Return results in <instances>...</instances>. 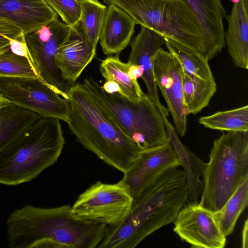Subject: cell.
I'll return each mask as SVG.
<instances>
[{"label": "cell", "instance_id": "6da1fadb", "mask_svg": "<svg viewBox=\"0 0 248 248\" xmlns=\"http://www.w3.org/2000/svg\"><path fill=\"white\" fill-rule=\"evenodd\" d=\"M178 168L159 175L134 198L126 217L107 226L97 247L134 248L158 229L173 223L188 195L186 173Z\"/></svg>", "mask_w": 248, "mask_h": 248}, {"label": "cell", "instance_id": "7a4b0ae2", "mask_svg": "<svg viewBox=\"0 0 248 248\" xmlns=\"http://www.w3.org/2000/svg\"><path fill=\"white\" fill-rule=\"evenodd\" d=\"M6 225L12 248H95L107 228L75 217L69 204L53 208L27 204L11 213Z\"/></svg>", "mask_w": 248, "mask_h": 248}, {"label": "cell", "instance_id": "3957f363", "mask_svg": "<svg viewBox=\"0 0 248 248\" xmlns=\"http://www.w3.org/2000/svg\"><path fill=\"white\" fill-rule=\"evenodd\" d=\"M67 123L77 140L104 162L125 172L141 151L80 83L67 93Z\"/></svg>", "mask_w": 248, "mask_h": 248}, {"label": "cell", "instance_id": "277c9868", "mask_svg": "<svg viewBox=\"0 0 248 248\" xmlns=\"http://www.w3.org/2000/svg\"><path fill=\"white\" fill-rule=\"evenodd\" d=\"M64 143L60 120L42 117L0 150V184L31 181L57 161Z\"/></svg>", "mask_w": 248, "mask_h": 248}, {"label": "cell", "instance_id": "5b68a950", "mask_svg": "<svg viewBox=\"0 0 248 248\" xmlns=\"http://www.w3.org/2000/svg\"><path fill=\"white\" fill-rule=\"evenodd\" d=\"M202 176L199 204L215 212L248 179V131L227 132L216 139Z\"/></svg>", "mask_w": 248, "mask_h": 248}, {"label": "cell", "instance_id": "8992f818", "mask_svg": "<svg viewBox=\"0 0 248 248\" xmlns=\"http://www.w3.org/2000/svg\"><path fill=\"white\" fill-rule=\"evenodd\" d=\"M83 85L140 151L170 141L162 116L147 94L132 101L120 94L106 92L91 77H86Z\"/></svg>", "mask_w": 248, "mask_h": 248}, {"label": "cell", "instance_id": "52a82bcc", "mask_svg": "<svg viewBox=\"0 0 248 248\" xmlns=\"http://www.w3.org/2000/svg\"><path fill=\"white\" fill-rule=\"evenodd\" d=\"M128 14L136 24L202 55L203 33L192 11L184 0H104Z\"/></svg>", "mask_w": 248, "mask_h": 248}, {"label": "cell", "instance_id": "ba28073f", "mask_svg": "<svg viewBox=\"0 0 248 248\" xmlns=\"http://www.w3.org/2000/svg\"><path fill=\"white\" fill-rule=\"evenodd\" d=\"M70 30V26L58 19L25 36L31 62L38 78L67 99L72 85L63 78L57 65L56 55Z\"/></svg>", "mask_w": 248, "mask_h": 248}, {"label": "cell", "instance_id": "9c48e42d", "mask_svg": "<svg viewBox=\"0 0 248 248\" xmlns=\"http://www.w3.org/2000/svg\"><path fill=\"white\" fill-rule=\"evenodd\" d=\"M0 94L9 103L42 117L69 121L68 100L38 78L0 77Z\"/></svg>", "mask_w": 248, "mask_h": 248}, {"label": "cell", "instance_id": "30bf717a", "mask_svg": "<svg viewBox=\"0 0 248 248\" xmlns=\"http://www.w3.org/2000/svg\"><path fill=\"white\" fill-rule=\"evenodd\" d=\"M133 200L121 180L113 184L97 181L78 196L71 212L78 218L113 226L128 214Z\"/></svg>", "mask_w": 248, "mask_h": 248}, {"label": "cell", "instance_id": "8fae6325", "mask_svg": "<svg viewBox=\"0 0 248 248\" xmlns=\"http://www.w3.org/2000/svg\"><path fill=\"white\" fill-rule=\"evenodd\" d=\"M174 232L192 248H223L226 237L222 233L214 212L196 202H188L178 213Z\"/></svg>", "mask_w": 248, "mask_h": 248}, {"label": "cell", "instance_id": "7c38bea8", "mask_svg": "<svg viewBox=\"0 0 248 248\" xmlns=\"http://www.w3.org/2000/svg\"><path fill=\"white\" fill-rule=\"evenodd\" d=\"M182 74L178 60L161 48L155 58L154 78L167 104L175 129L181 137L186 131L187 116L183 100Z\"/></svg>", "mask_w": 248, "mask_h": 248}, {"label": "cell", "instance_id": "4fadbf2b", "mask_svg": "<svg viewBox=\"0 0 248 248\" xmlns=\"http://www.w3.org/2000/svg\"><path fill=\"white\" fill-rule=\"evenodd\" d=\"M181 166L170 141L139 152L121 181L133 199L157 177L169 169Z\"/></svg>", "mask_w": 248, "mask_h": 248}, {"label": "cell", "instance_id": "5bb4252c", "mask_svg": "<svg viewBox=\"0 0 248 248\" xmlns=\"http://www.w3.org/2000/svg\"><path fill=\"white\" fill-rule=\"evenodd\" d=\"M164 43V36L141 26L140 31L131 42V52L127 62L141 67L143 70L141 78L147 88V95L153 101L161 115L168 116V110L160 101L154 76L155 58Z\"/></svg>", "mask_w": 248, "mask_h": 248}, {"label": "cell", "instance_id": "9a60e30c", "mask_svg": "<svg viewBox=\"0 0 248 248\" xmlns=\"http://www.w3.org/2000/svg\"><path fill=\"white\" fill-rule=\"evenodd\" d=\"M196 17L203 33L202 55L208 61L219 53L225 45L223 20L226 10L220 0H184Z\"/></svg>", "mask_w": 248, "mask_h": 248}, {"label": "cell", "instance_id": "2e32d148", "mask_svg": "<svg viewBox=\"0 0 248 248\" xmlns=\"http://www.w3.org/2000/svg\"><path fill=\"white\" fill-rule=\"evenodd\" d=\"M96 50L79 22L71 27L68 37L56 55L57 66L65 80L71 85L74 84L95 56Z\"/></svg>", "mask_w": 248, "mask_h": 248}, {"label": "cell", "instance_id": "e0dca14e", "mask_svg": "<svg viewBox=\"0 0 248 248\" xmlns=\"http://www.w3.org/2000/svg\"><path fill=\"white\" fill-rule=\"evenodd\" d=\"M0 17L17 25L25 35L58 20L45 0H0Z\"/></svg>", "mask_w": 248, "mask_h": 248}, {"label": "cell", "instance_id": "ac0fdd59", "mask_svg": "<svg viewBox=\"0 0 248 248\" xmlns=\"http://www.w3.org/2000/svg\"><path fill=\"white\" fill-rule=\"evenodd\" d=\"M228 24L225 32V45L234 65L248 69V0L233 3L231 12L227 15Z\"/></svg>", "mask_w": 248, "mask_h": 248}, {"label": "cell", "instance_id": "d6986e66", "mask_svg": "<svg viewBox=\"0 0 248 248\" xmlns=\"http://www.w3.org/2000/svg\"><path fill=\"white\" fill-rule=\"evenodd\" d=\"M136 23L125 11L113 4L107 9L100 44L105 54H118L129 44Z\"/></svg>", "mask_w": 248, "mask_h": 248}, {"label": "cell", "instance_id": "ffe728a7", "mask_svg": "<svg viewBox=\"0 0 248 248\" xmlns=\"http://www.w3.org/2000/svg\"><path fill=\"white\" fill-rule=\"evenodd\" d=\"M162 117L170 141L174 147L186 176L188 185L187 202H196L203 189V182L201 177L202 175L205 163L181 142L167 116Z\"/></svg>", "mask_w": 248, "mask_h": 248}, {"label": "cell", "instance_id": "44dd1931", "mask_svg": "<svg viewBox=\"0 0 248 248\" xmlns=\"http://www.w3.org/2000/svg\"><path fill=\"white\" fill-rule=\"evenodd\" d=\"M42 117L10 104L0 109V150Z\"/></svg>", "mask_w": 248, "mask_h": 248}, {"label": "cell", "instance_id": "7402d4cb", "mask_svg": "<svg viewBox=\"0 0 248 248\" xmlns=\"http://www.w3.org/2000/svg\"><path fill=\"white\" fill-rule=\"evenodd\" d=\"M168 51L179 61L184 71L191 78L215 80L208 60L201 54L164 37Z\"/></svg>", "mask_w": 248, "mask_h": 248}, {"label": "cell", "instance_id": "603a6c76", "mask_svg": "<svg viewBox=\"0 0 248 248\" xmlns=\"http://www.w3.org/2000/svg\"><path fill=\"white\" fill-rule=\"evenodd\" d=\"M129 66L130 64L122 62L117 56H108L102 61L100 71L106 80H112L118 84L122 95L132 101H137L145 94L138 81L132 79L128 76Z\"/></svg>", "mask_w": 248, "mask_h": 248}, {"label": "cell", "instance_id": "cb8c5ba5", "mask_svg": "<svg viewBox=\"0 0 248 248\" xmlns=\"http://www.w3.org/2000/svg\"><path fill=\"white\" fill-rule=\"evenodd\" d=\"M248 202V179L237 188L234 193L218 211L214 212L219 228L227 237L233 232L240 215Z\"/></svg>", "mask_w": 248, "mask_h": 248}, {"label": "cell", "instance_id": "d4e9b609", "mask_svg": "<svg viewBox=\"0 0 248 248\" xmlns=\"http://www.w3.org/2000/svg\"><path fill=\"white\" fill-rule=\"evenodd\" d=\"M199 123L205 127L222 131H248V106L201 117Z\"/></svg>", "mask_w": 248, "mask_h": 248}, {"label": "cell", "instance_id": "484cf974", "mask_svg": "<svg viewBox=\"0 0 248 248\" xmlns=\"http://www.w3.org/2000/svg\"><path fill=\"white\" fill-rule=\"evenodd\" d=\"M79 22L93 45L96 49L107 7L97 0H81Z\"/></svg>", "mask_w": 248, "mask_h": 248}, {"label": "cell", "instance_id": "4316f807", "mask_svg": "<svg viewBox=\"0 0 248 248\" xmlns=\"http://www.w3.org/2000/svg\"><path fill=\"white\" fill-rule=\"evenodd\" d=\"M0 77L38 78L31 62L14 53L10 47L0 51Z\"/></svg>", "mask_w": 248, "mask_h": 248}, {"label": "cell", "instance_id": "83f0119b", "mask_svg": "<svg viewBox=\"0 0 248 248\" xmlns=\"http://www.w3.org/2000/svg\"><path fill=\"white\" fill-rule=\"evenodd\" d=\"M45 0L68 26L72 27L79 22L81 0Z\"/></svg>", "mask_w": 248, "mask_h": 248}, {"label": "cell", "instance_id": "f1b7e54d", "mask_svg": "<svg viewBox=\"0 0 248 248\" xmlns=\"http://www.w3.org/2000/svg\"><path fill=\"white\" fill-rule=\"evenodd\" d=\"M25 35L21 28L12 21L0 17V51L10 47V39L21 40Z\"/></svg>", "mask_w": 248, "mask_h": 248}, {"label": "cell", "instance_id": "f546056e", "mask_svg": "<svg viewBox=\"0 0 248 248\" xmlns=\"http://www.w3.org/2000/svg\"><path fill=\"white\" fill-rule=\"evenodd\" d=\"M182 88L184 104L188 115H189L188 109L193 97L194 86L192 79L183 70L182 74Z\"/></svg>", "mask_w": 248, "mask_h": 248}, {"label": "cell", "instance_id": "4dcf8cb0", "mask_svg": "<svg viewBox=\"0 0 248 248\" xmlns=\"http://www.w3.org/2000/svg\"><path fill=\"white\" fill-rule=\"evenodd\" d=\"M10 48L11 51L14 53L25 57L31 63L25 38L21 40L10 39Z\"/></svg>", "mask_w": 248, "mask_h": 248}, {"label": "cell", "instance_id": "1f68e13d", "mask_svg": "<svg viewBox=\"0 0 248 248\" xmlns=\"http://www.w3.org/2000/svg\"><path fill=\"white\" fill-rule=\"evenodd\" d=\"M102 88L108 93H118L122 95V91L119 85L114 80H106Z\"/></svg>", "mask_w": 248, "mask_h": 248}, {"label": "cell", "instance_id": "d6a6232c", "mask_svg": "<svg viewBox=\"0 0 248 248\" xmlns=\"http://www.w3.org/2000/svg\"><path fill=\"white\" fill-rule=\"evenodd\" d=\"M127 73L129 77L133 80L141 78L143 75V70L141 67L138 64H130Z\"/></svg>", "mask_w": 248, "mask_h": 248}, {"label": "cell", "instance_id": "836d02e7", "mask_svg": "<svg viewBox=\"0 0 248 248\" xmlns=\"http://www.w3.org/2000/svg\"><path fill=\"white\" fill-rule=\"evenodd\" d=\"M242 245L243 248L248 247V220L247 218L244 222L242 232Z\"/></svg>", "mask_w": 248, "mask_h": 248}, {"label": "cell", "instance_id": "e575fe53", "mask_svg": "<svg viewBox=\"0 0 248 248\" xmlns=\"http://www.w3.org/2000/svg\"><path fill=\"white\" fill-rule=\"evenodd\" d=\"M9 103L5 99H4L0 94V109L9 105Z\"/></svg>", "mask_w": 248, "mask_h": 248}, {"label": "cell", "instance_id": "d590c367", "mask_svg": "<svg viewBox=\"0 0 248 248\" xmlns=\"http://www.w3.org/2000/svg\"><path fill=\"white\" fill-rule=\"evenodd\" d=\"M229 0L232 1V2L234 3L235 2H237L238 0Z\"/></svg>", "mask_w": 248, "mask_h": 248}]
</instances>
